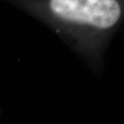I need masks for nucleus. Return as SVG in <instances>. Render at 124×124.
<instances>
[{
    "instance_id": "nucleus-1",
    "label": "nucleus",
    "mask_w": 124,
    "mask_h": 124,
    "mask_svg": "<svg viewBox=\"0 0 124 124\" xmlns=\"http://www.w3.org/2000/svg\"><path fill=\"white\" fill-rule=\"evenodd\" d=\"M28 8L94 69L124 18V0H27Z\"/></svg>"
},
{
    "instance_id": "nucleus-2",
    "label": "nucleus",
    "mask_w": 124,
    "mask_h": 124,
    "mask_svg": "<svg viewBox=\"0 0 124 124\" xmlns=\"http://www.w3.org/2000/svg\"><path fill=\"white\" fill-rule=\"evenodd\" d=\"M0 114H1V110H0Z\"/></svg>"
}]
</instances>
